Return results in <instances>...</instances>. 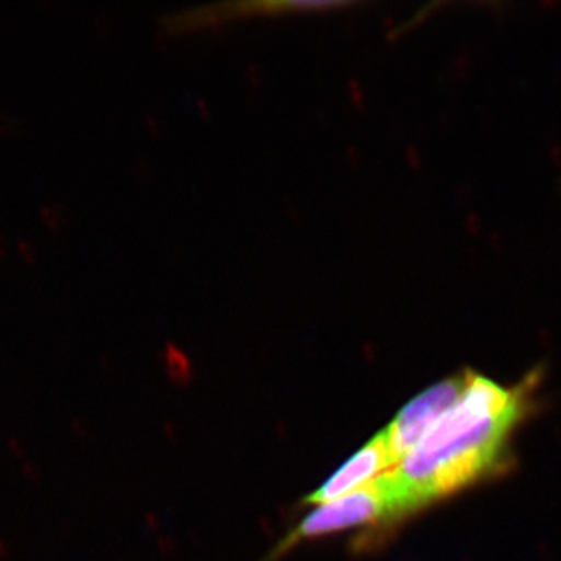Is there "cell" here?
I'll return each instance as SVG.
<instances>
[{
  "label": "cell",
  "mask_w": 561,
  "mask_h": 561,
  "mask_svg": "<svg viewBox=\"0 0 561 561\" xmlns=\"http://www.w3.org/2000/svg\"><path fill=\"white\" fill-rule=\"evenodd\" d=\"M465 383L467 375L432 386L430 390L423 391L415 400L409 402L382 431L393 468L420 445L446 413L451 411L453 405L459 401Z\"/></svg>",
  "instance_id": "obj_3"
},
{
  "label": "cell",
  "mask_w": 561,
  "mask_h": 561,
  "mask_svg": "<svg viewBox=\"0 0 561 561\" xmlns=\"http://www.w3.org/2000/svg\"><path fill=\"white\" fill-rule=\"evenodd\" d=\"M7 253V242L5 239H3V236H0V256H3V254Z\"/></svg>",
  "instance_id": "obj_7"
},
{
  "label": "cell",
  "mask_w": 561,
  "mask_h": 561,
  "mask_svg": "<svg viewBox=\"0 0 561 561\" xmlns=\"http://www.w3.org/2000/svg\"><path fill=\"white\" fill-rule=\"evenodd\" d=\"M41 220L50 228L51 231H60L62 224H65V213L60 203H55L51 206H41L39 208Z\"/></svg>",
  "instance_id": "obj_5"
},
{
  "label": "cell",
  "mask_w": 561,
  "mask_h": 561,
  "mask_svg": "<svg viewBox=\"0 0 561 561\" xmlns=\"http://www.w3.org/2000/svg\"><path fill=\"white\" fill-rule=\"evenodd\" d=\"M18 251H20L22 260L28 262V264H33L36 261V251L27 239H20L18 241Z\"/></svg>",
  "instance_id": "obj_6"
},
{
  "label": "cell",
  "mask_w": 561,
  "mask_h": 561,
  "mask_svg": "<svg viewBox=\"0 0 561 561\" xmlns=\"http://www.w3.org/2000/svg\"><path fill=\"white\" fill-rule=\"evenodd\" d=\"M382 476L364 489L320 504L319 508L305 516L302 522L279 542L278 548L272 552L271 560L284 556L306 540L364 526L375 529L376 526H386L387 523L398 519L389 486ZM370 530L365 535L370 534Z\"/></svg>",
  "instance_id": "obj_2"
},
{
  "label": "cell",
  "mask_w": 561,
  "mask_h": 561,
  "mask_svg": "<svg viewBox=\"0 0 561 561\" xmlns=\"http://www.w3.org/2000/svg\"><path fill=\"white\" fill-rule=\"evenodd\" d=\"M391 468H393V463H391L389 449H387L386 437L381 432L368 442L356 456L351 457L341 470L334 472V476H331L316 493H312L306 500V504H324V502L339 500L353 491L370 485Z\"/></svg>",
  "instance_id": "obj_4"
},
{
  "label": "cell",
  "mask_w": 561,
  "mask_h": 561,
  "mask_svg": "<svg viewBox=\"0 0 561 561\" xmlns=\"http://www.w3.org/2000/svg\"><path fill=\"white\" fill-rule=\"evenodd\" d=\"M523 398L481 375L411 454L383 474L398 518L468 485L497 463Z\"/></svg>",
  "instance_id": "obj_1"
}]
</instances>
